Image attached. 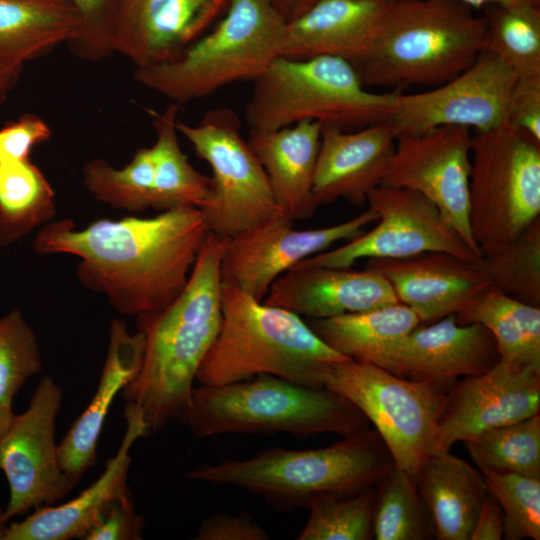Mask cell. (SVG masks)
Instances as JSON below:
<instances>
[{"instance_id":"obj_27","label":"cell","mask_w":540,"mask_h":540,"mask_svg":"<svg viewBox=\"0 0 540 540\" xmlns=\"http://www.w3.org/2000/svg\"><path fill=\"white\" fill-rule=\"evenodd\" d=\"M420 498L439 540H470L489 494L482 472L449 451L432 452L415 476Z\"/></svg>"},{"instance_id":"obj_33","label":"cell","mask_w":540,"mask_h":540,"mask_svg":"<svg viewBox=\"0 0 540 540\" xmlns=\"http://www.w3.org/2000/svg\"><path fill=\"white\" fill-rule=\"evenodd\" d=\"M82 181L94 199L114 209L135 213L153 209L155 169L152 148L138 149L123 168H115L103 159H92L83 167Z\"/></svg>"},{"instance_id":"obj_36","label":"cell","mask_w":540,"mask_h":540,"mask_svg":"<svg viewBox=\"0 0 540 540\" xmlns=\"http://www.w3.org/2000/svg\"><path fill=\"white\" fill-rule=\"evenodd\" d=\"M434 537L415 479L394 465L376 485L373 538L426 540Z\"/></svg>"},{"instance_id":"obj_12","label":"cell","mask_w":540,"mask_h":540,"mask_svg":"<svg viewBox=\"0 0 540 540\" xmlns=\"http://www.w3.org/2000/svg\"><path fill=\"white\" fill-rule=\"evenodd\" d=\"M366 202L378 215L372 230L294 267L345 268L363 258L404 259L429 252H447L470 261L480 258L438 208L416 191L379 185L368 193Z\"/></svg>"},{"instance_id":"obj_50","label":"cell","mask_w":540,"mask_h":540,"mask_svg":"<svg viewBox=\"0 0 540 540\" xmlns=\"http://www.w3.org/2000/svg\"><path fill=\"white\" fill-rule=\"evenodd\" d=\"M4 510L5 508H3V506L0 504V540H5L7 529V521L4 516Z\"/></svg>"},{"instance_id":"obj_30","label":"cell","mask_w":540,"mask_h":540,"mask_svg":"<svg viewBox=\"0 0 540 540\" xmlns=\"http://www.w3.org/2000/svg\"><path fill=\"white\" fill-rule=\"evenodd\" d=\"M421 324L408 306L396 303L364 312L311 319L308 325L341 355L371 362L388 345Z\"/></svg>"},{"instance_id":"obj_26","label":"cell","mask_w":540,"mask_h":540,"mask_svg":"<svg viewBox=\"0 0 540 540\" xmlns=\"http://www.w3.org/2000/svg\"><path fill=\"white\" fill-rule=\"evenodd\" d=\"M321 130L322 124L308 120L273 130L250 129L247 142L276 203L293 221L311 217L318 208L313 182Z\"/></svg>"},{"instance_id":"obj_15","label":"cell","mask_w":540,"mask_h":540,"mask_svg":"<svg viewBox=\"0 0 540 540\" xmlns=\"http://www.w3.org/2000/svg\"><path fill=\"white\" fill-rule=\"evenodd\" d=\"M471 142V130L462 126L398 137L381 185L423 195L481 257L469 224Z\"/></svg>"},{"instance_id":"obj_8","label":"cell","mask_w":540,"mask_h":540,"mask_svg":"<svg viewBox=\"0 0 540 540\" xmlns=\"http://www.w3.org/2000/svg\"><path fill=\"white\" fill-rule=\"evenodd\" d=\"M396 95L368 91L353 65L343 58L281 56L254 81L245 119L255 130L279 129L305 120L359 129L386 121Z\"/></svg>"},{"instance_id":"obj_7","label":"cell","mask_w":540,"mask_h":540,"mask_svg":"<svg viewBox=\"0 0 540 540\" xmlns=\"http://www.w3.org/2000/svg\"><path fill=\"white\" fill-rule=\"evenodd\" d=\"M286 27L269 0H230L212 31L173 61L136 68L134 78L178 105L255 81L282 56Z\"/></svg>"},{"instance_id":"obj_48","label":"cell","mask_w":540,"mask_h":540,"mask_svg":"<svg viewBox=\"0 0 540 540\" xmlns=\"http://www.w3.org/2000/svg\"><path fill=\"white\" fill-rule=\"evenodd\" d=\"M21 70L22 65L0 64V104L17 82Z\"/></svg>"},{"instance_id":"obj_49","label":"cell","mask_w":540,"mask_h":540,"mask_svg":"<svg viewBox=\"0 0 540 540\" xmlns=\"http://www.w3.org/2000/svg\"><path fill=\"white\" fill-rule=\"evenodd\" d=\"M471 8L481 9L489 6L510 7L518 5L540 6V0H455Z\"/></svg>"},{"instance_id":"obj_31","label":"cell","mask_w":540,"mask_h":540,"mask_svg":"<svg viewBox=\"0 0 540 540\" xmlns=\"http://www.w3.org/2000/svg\"><path fill=\"white\" fill-rule=\"evenodd\" d=\"M179 105L171 103L164 112L148 110L156 132L151 146L154 156V208L167 211L179 207L201 209L209 199L210 177L197 171L182 152L177 137Z\"/></svg>"},{"instance_id":"obj_41","label":"cell","mask_w":540,"mask_h":540,"mask_svg":"<svg viewBox=\"0 0 540 540\" xmlns=\"http://www.w3.org/2000/svg\"><path fill=\"white\" fill-rule=\"evenodd\" d=\"M78 11L82 26L76 38L69 42L71 50L86 60H101L113 52L100 15L109 0H67Z\"/></svg>"},{"instance_id":"obj_21","label":"cell","mask_w":540,"mask_h":540,"mask_svg":"<svg viewBox=\"0 0 540 540\" xmlns=\"http://www.w3.org/2000/svg\"><path fill=\"white\" fill-rule=\"evenodd\" d=\"M124 418V436L101 476L70 501L37 507L25 519L12 521L5 540H84L108 507L128 492L130 450L139 438L146 437V425L142 411L133 403H126Z\"/></svg>"},{"instance_id":"obj_34","label":"cell","mask_w":540,"mask_h":540,"mask_svg":"<svg viewBox=\"0 0 540 540\" xmlns=\"http://www.w3.org/2000/svg\"><path fill=\"white\" fill-rule=\"evenodd\" d=\"M484 51L518 78L540 76V6H489Z\"/></svg>"},{"instance_id":"obj_4","label":"cell","mask_w":540,"mask_h":540,"mask_svg":"<svg viewBox=\"0 0 540 540\" xmlns=\"http://www.w3.org/2000/svg\"><path fill=\"white\" fill-rule=\"evenodd\" d=\"M394 465L377 431L366 430L323 448H271L243 460L202 465L187 477L243 489L275 509L293 510L319 496H350L375 487Z\"/></svg>"},{"instance_id":"obj_42","label":"cell","mask_w":540,"mask_h":540,"mask_svg":"<svg viewBox=\"0 0 540 540\" xmlns=\"http://www.w3.org/2000/svg\"><path fill=\"white\" fill-rule=\"evenodd\" d=\"M51 136L46 122L35 114H24L0 128V163L29 159L32 148Z\"/></svg>"},{"instance_id":"obj_44","label":"cell","mask_w":540,"mask_h":540,"mask_svg":"<svg viewBox=\"0 0 540 540\" xmlns=\"http://www.w3.org/2000/svg\"><path fill=\"white\" fill-rule=\"evenodd\" d=\"M197 540H267V531L248 513H214L201 521Z\"/></svg>"},{"instance_id":"obj_2","label":"cell","mask_w":540,"mask_h":540,"mask_svg":"<svg viewBox=\"0 0 540 540\" xmlns=\"http://www.w3.org/2000/svg\"><path fill=\"white\" fill-rule=\"evenodd\" d=\"M228 238L209 232L188 281L160 312L136 318L145 345L140 370L121 391L142 411L146 437L179 420L221 324L220 261Z\"/></svg>"},{"instance_id":"obj_29","label":"cell","mask_w":540,"mask_h":540,"mask_svg":"<svg viewBox=\"0 0 540 540\" xmlns=\"http://www.w3.org/2000/svg\"><path fill=\"white\" fill-rule=\"evenodd\" d=\"M460 324L479 323L493 336L499 360L540 371V307L489 286L455 315Z\"/></svg>"},{"instance_id":"obj_10","label":"cell","mask_w":540,"mask_h":540,"mask_svg":"<svg viewBox=\"0 0 540 540\" xmlns=\"http://www.w3.org/2000/svg\"><path fill=\"white\" fill-rule=\"evenodd\" d=\"M321 385L355 405L375 426L395 465L415 479L436 450L449 387L405 379L353 359L329 364L321 374Z\"/></svg>"},{"instance_id":"obj_22","label":"cell","mask_w":540,"mask_h":540,"mask_svg":"<svg viewBox=\"0 0 540 540\" xmlns=\"http://www.w3.org/2000/svg\"><path fill=\"white\" fill-rule=\"evenodd\" d=\"M395 146L387 121L356 131L323 125L313 182L317 205L344 199L362 206L368 193L381 185Z\"/></svg>"},{"instance_id":"obj_1","label":"cell","mask_w":540,"mask_h":540,"mask_svg":"<svg viewBox=\"0 0 540 540\" xmlns=\"http://www.w3.org/2000/svg\"><path fill=\"white\" fill-rule=\"evenodd\" d=\"M208 233L199 208L179 207L149 218L98 219L82 229L70 219L52 220L32 248L77 256L81 284L106 296L118 313L138 318L181 293Z\"/></svg>"},{"instance_id":"obj_35","label":"cell","mask_w":540,"mask_h":540,"mask_svg":"<svg viewBox=\"0 0 540 540\" xmlns=\"http://www.w3.org/2000/svg\"><path fill=\"white\" fill-rule=\"evenodd\" d=\"M463 442L480 471L516 473L540 479L539 413L484 431Z\"/></svg>"},{"instance_id":"obj_23","label":"cell","mask_w":540,"mask_h":540,"mask_svg":"<svg viewBox=\"0 0 540 540\" xmlns=\"http://www.w3.org/2000/svg\"><path fill=\"white\" fill-rule=\"evenodd\" d=\"M264 303L300 317L329 318L399 303L377 270L351 267H294L271 286Z\"/></svg>"},{"instance_id":"obj_3","label":"cell","mask_w":540,"mask_h":540,"mask_svg":"<svg viewBox=\"0 0 540 540\" xmlns=\"http://www.w3.org/2000/svg\"><path fill=\"white\" fill-rule=\"evenodd\" d=\"M455 0H393L369 50L353 67L366 86H439L484 51L487 22Z\"/></svg>"},{"instance_id":"obj_19","label":"cell","mask_w":540,"mask_h":540,"mask_svg":"<svg viewBox=\"0 0 540 540\" xmlns=\"http://www.w3.org/2000/svg\"><path fill=\"white\" fill-rule=\"evenodd\" d=\"M391 285L399 303L421 323H432L466 308L491 286L475 261L447 252H429L404 259H368Z\"/></svg>"},{"instance_id":"obj_24","label":"cell","mask_w":540,"mask_h":540,"mask_svg":"<svg viewBox=\"0 0 540 540\" xmlns=\"http://www.w3.org/2000/svg\"><path fill=\"white\" fill-rule=\"evenodd\" d=\"M393 0H318L287 23L282 56L340 57L351 64L375 40Z\"/></svg>"},{"instance_id":"obj_28","label":"cell","mask_w":540,"mask_h":540,"mask_svg":"<svg viewBox=\"0 0 540 540\" xmlns=\"http://www.w3.org/2000/svg\"><path fill=\"white\" fill-rule=\"evenodd\" d=\"M82 26L67 0H0V64L22 65L74 40Z\"/></svg>"},{"instance_id":"obj_32","label":"cell","mask_w":540,"mask_h":540,"mask_svg":"<svg viewBox=\"0 0 540 540\" xmlns=\"http://www.w3.org/2000/svg\"><path fill=\"white\" fill-rule=\"evenodd\" d=\"M56 214L55 193L30 159L0 163V247H7Z\"/></svg>"},{"instance_id":"obj_5","label":"cell","mask_w":540,"mask_h":540,"mask_svg":"<svg viewBox=\"0 0 540 540\" xmlns=\"http://www.w3.org/2000/svg\"><path fill=\"white\" fill-rule=\"evenodd\" d=\"M218 335L196 374L201 385H224L258 375L324 388L321 374L349 358L323 342L302 318L221 285Z\"/></svg>"},{"instance_id":"obj_38","label":"cell","mask_w":540,"mask_h":540,"mask_svg":"<svg viewBox=\"0 0 540 540\" xmlns=\"http://www.w3.org/2000/svg\"><path fill=\"white\" fill-rule=\"evenodd\" d=\"M43 369L37 336L13 309L0 318V437L10 427L13 402L25 382Z\"/></svg>"},{"instance_id":"obj_39","label":"cell","mask_w":540,"mask_h":540,"mask_svg":"<svg viewBox=\"0 0 540 540\" xmlns=\"http://www.w3.org/2000/svg\"><path fill=\"white\" fill-rule=\"evenodd\" d=\"M376 488L350 496L324 495L308 505L310 514L298 540H370Z\"/></svg>"},{"instance_id":"obj_11","label":"cell","mask_w":540,"mask_h":540,"mask_svg":"<svg viewBox=\"0 0 540 540\" xmlns=\"http://www.w3.org/2000/svg\"><path fill=\"white\" fill-rule=\"evenodd\" d=\"M240 127L237 114L226 107L208 111L195 125L176 123L178 132L211 169L209 199L200 209L207 228L228 239L284 214Z\"/></svg>"},{"instance_id":"obj_9","label":"cell","mask_w":540,"mask_h":540,"mask_svg":"<svg viewBox=\"0 0 540 540\" xmlns=\"http://www.w3.org/2000/svg\"><path fill=\"white\" fill-rule=\"evenodd\" d=\"M540 218V142L505 123L471 142L469 224L482 255L512 243Z\"/></svg>"},{"instance_id":"obj_40","label":"cell","mask_w":540,"mask_h":540,"mask_svg":"<svg viewBox=\"0 0 540 540\" xmlns=\"http://www.w3.org/2000/svg\"><path fill=\"white\" fill-rule=\"evenodd\" d=\"M504 514L503 538L540 539V479L516 473L481 471Z\"/></svg>"},{"instance_id":"obj_14","label":"cell","mask_w":540,"mask_h":540,"mask_svg":"<svg viewBox=\"0 0 540 540\" xmlns=\"http://www.w3.org/2000/svg\"><path fill=\"white\" fill-rule=\"evenodd\" d=\"M517 78L497 56L482 51L470 67L444 84L421 93L397 92L386 121L396 138L441 126L488 131L507 123Z\"/></svg>"},{"instance_id":"obj_16","label":"cell","mask_w":540,"mask_h":540,"mask_svg":"<svg viewBox=\"0 0 540 540\" xmlns=\"http://www.w3.org/2000/svg\"><path fill=\"white\" fill-rule=\"evenodd\" d=\"M377 220L369 208L336 225L297 230L286 214L275 215L227 240L220 261L221 282L263 301L272 284L299 262L358 237Z\"/></svg>"},{"instance_id":"obj_47","label":"cell","mask_w":540,"mask_h":540,"mask_svg":"<svg viewBox=\"0 0 540 540\" xmlns=\"http://www.w3.org/2000/svg\"><path fill=\"white\" fill-rule=\"evenodd\" d=\"M318 0H269L274 9L287 22H291L308 10Z\"/></svg>"},{"instance_id":"obj_20","label":"cell","mask_w":540,"mask_h":540,"mask_svg":"<svg viewBox=\"0 0 540 540\" xmlns=\"http://www.w3.org/2000/svg\"><path fill=\"white\" fill-rule=\"evenodd\" d=\"M225 0H126L112 48L136 68L178 58L203 33Z\"/></svg>"},{"instance_id":"obj_17","label":"cell","mask_w":540,"mask_h":540,"mask_svg":"<svg viewBox=\"0 0 540 540\" xmlns=\"http://www.w3.org/2000/svg\"><path fill=\"white\" fill-rule=\"evenodd\" d=\"M539 409L540 371L499 360L448 388L436 450L449 451L456 442L529 418Z\"/></svg>"},{"instance_id":"obj_46","label":"cell","mask_w":540,"mask_h":540,"mask_svg":"<svg viewBox=\"0 0 540 540\" xmlns=\"http://www.w3.org/2000/svg\"><path fill=\"white\" fill-rule=\"evenodd\" d=\"M504 514L492 493L489 492L475 522L470 540H500L503 538Z\"/></svg>"},{"instance_id":"obj_13","label":"cell","mask_w":540,"mask_h":540,"mask_svg":"<svg viewBox=\"0 0 540 540\" xmlns=\"http://www.w3.org/2000/svg\"><path fill=\"white\" fill-rule=\"evenodd\" d=\"M62 396L51 376L42 377L28 408L15 415L0 437V471L9 486L7 522L32 508L56 504L76 486L61 468L55 441Z\"/></svg>"},{"instance_id":"obj_43","label":"cell","mask_w":540,"mask_h":540,"mask_svg":"<svg viewBox=\"0 0 540 540\" xmlns=\"http://www.w3.org/2000/svg\"><path fill=\"white\" fill-rule=\"evenodd\" d=\"M145 519L138 514L129 491L114 501L84 540H141Z\"/></svg>"},{"instance_id":"obj_18","label":"cell","mask_w":540,"mask_h":540,"mask_svg":"<svg viewBox=\"0 0 540 540\" xmlns=\"http://www.w3.org/2000/svg\"><path fill=\"white\" fill-rule=\"evenodd\" d=\"M499 361L496 342L479 323L446 316L388 345L370 363L414 381L450 387L460 376L486 372Z\"/></svg>"},{"instance_id":"obj_25","label":"cell","mask_w":540,"mask_h":540,"mask_svg":"<svg viewBox=\"0 0 540 540\" xmlns=\"http://www.w3.org/2000/svg\"><path fill=\"white\" fill-rule=\"evenodd\" d=\"M144 345L141 331L131 334L123 321H111L106 359L96 391L58 445L61 468L75 485L96 465L97 443L105 418L116 395L138 374Z\"/></svg>"},{"instance_id":"obj_45","label":"cell","mask_w":540,"mask_h":540,"mask_svg":"<svg viewBox=\"0 0 540 540\" xmlns=\"http://www.w3.org/2000/svg\"><path fill=\"white\" fill-rule=\"evenodd\" d=\"M507 123L540 142V76L517 78Z\"/></svg>"},{"instance_id":"obj_6","label":"cell","mask_w":540,"mask_h":540,"mask_svg":"<svg viewBox=\"0 0 540 540\" xmlns=\"http://www.w3.org/2000/svg\"><path fill=\"white\" fill-rule=\"evenodd\" d=\"M178 421L198 438L277 433L347 437L369 430L367 418L339 394L268 374L194 387Z\"/></svg>"},{"instance_id":"obj_37","label":"cell","mask_w":540,"mask_h":540,"mask_svg":"<svg viewBox=\"0 0 540 540\" xmlns=\"http://www.w3.org/2000/svg\"><path fill=\"white\" fill-rule=\"evenodd\" d=\"M491 286L540 307V218L512 243L475 261Z\"/></svg>"}]
</instances>
